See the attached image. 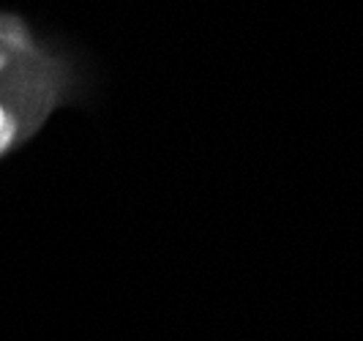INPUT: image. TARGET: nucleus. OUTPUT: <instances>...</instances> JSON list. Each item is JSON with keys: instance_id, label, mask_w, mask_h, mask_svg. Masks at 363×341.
I'll list each match as a JSON object with an SVG mask.
<instances>
[{"instance_id": "1", "label": "nucleus", "mask_w": 363, "mask_h": 341, "mask_svg": "<svg viewBox=\"0 0 363 341\" xmlns=\"http://www.w3.org/2000/svg\"><path fill=\"white\" fill-rule=\"evenodd\" d=\"M14 137H17V121H14V115H9L3 109V104H0V156L11 147Z\"/></svg>"}, {"instance_id": "3", "label": "nucleus", "mask_w": 363, "mask_h": 341, "mask_svg": "<svg viewBox=\"0 0 363 341\" xmlns=\"http://www.w3.org/2000/svg\"><path fill=\"white\" fill-rule=\"evenodd\" d=\"M3 66H6V60H3V55H0V69H3Z\"/></svg>"}, {"instance_id": "2", "label": "nucleus", "mask_w": 363, "mask_h": 341, "mask_svg": "<svg viewBox=\"0 0 363 341\" xmlns=\"http://www.w3.org/2000/svg\"><path fill=\"white\" fill-rule=\"evenodd\" d=\"M0 22L6 25V30L0 28V38H3V41L17 44V47H28V41H25V33H22L19 22H14V19H0Z\"/></svg>"}]
</instances>
